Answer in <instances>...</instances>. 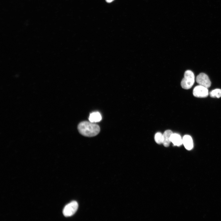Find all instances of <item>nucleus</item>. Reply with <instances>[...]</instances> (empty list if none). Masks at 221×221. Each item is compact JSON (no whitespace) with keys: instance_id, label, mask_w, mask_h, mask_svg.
I'll list each match as a JSON object with an SVG mask.
<instances>
[{"instance_id":"nucleus-1","label":"nucleus","mask_w":221,"mask_h":221,"mask_svg":"<svg viewBox=\"0 0 221 221\" xmlns=\"http://www.w3.org/2000/svg\"><path fill=\"white\" fill-rule=\"evenodd\" d=\"M79 133L83 136L92 137L97 136L100 131L99 126L90 122L84 121L81 122L78 126Z\"/></svg>"},{"instance_id":"nucleus-2","label":"nucleus","mask_w":221,"mask_h":221,"mask_svg":"<svg viewBox=\"0 0 221 221\" xmlns=\"http://www.w3.org/2000/svg\"><path fill=\"white\" fill-rule=\"evenodd\" d=\"M194 82L195 76L193 72L190 70L186 71L184 73V78L181 82L182 87L185 89H190Z\"/></svg>"},{"instance_id":"nucleus-6","label":"nucleus","mask_w":221,"mask_h":221,"mask_svg":"<svg viewBox=\"0 0 221 221\" xmlns=\"http://www.w3.org/2000/svg\"><path fill=\"white\" fill-rule=\"evenodd\" d=\"M182 143L185 148L188 150H192L193 147L192 137L189 135H185L182 138Z\"/></svg>"},{"instance_id":"nucleus-9","label":"nucleus","mask_w":221,"mask_h":221,"mask_svg":"<svg viewBox=\"0 0 221 221\" xmlns=\"http://www.w3.org/2000/svg\"><path fill=\"white\" fill-rule=\"evenodd\" d=\"M101 119V116L99 112H94L90 114L89 118V122L92 123L99 122Z\"/></svg>"},{"instance_id":"nucleus-12","label":"nucleus","mask_w":221,"mask_h":221,"mask_svg":"<svg viewBox=\"0 0 221 221\" xmlns=\"http://www.w3.org/2000/svg\"><path fill=\"white\" fill-rule=\"evenodd\" d=\"M105 1L107 3H110L112 2L114 0H105Z\"/></svg>"},{"instance_id":"nucleus-10","label":"nucleus","mask_w":221,"mask_h":221,"mask_svg":"<svg viewBox=\"0 0 221 221\" xmlns=\"http://www.w3.org/2000/svg\"><path fill=\"white\" fill-rule=\"evenodd\" d=\"M209 95L212 98H219L221 97V89H216L210 92Z\"/></svg>"},{"instance_id":"nucleus-5","label":"nucleus","mask_w":221,"mask_h":221,"mask_svg":"<svg viewBox=\"0 0 221 221\" xmlns=\"http://www.w3.org/2000/svg\"><path fill=\"white\" fill-rule=\"evenodd\" d=\"M196 81L199 85L207 88L210 87L211 83L208 75L204 73H200L197 77Z\"/></svg>"},{"instance_id":"nucleus-4","label":"nucleus","mask_w":221,"mask_h":221,"mask_svg":"<svg viewBox=\"0 0 221 221\" xmlns=\"http://www.w3.org/2000/svg\"><path fill=\"white\" fill-rule=\"evenodd\" d=\"M208 88L201 85L196 86L193 89V96L197 98H205L209 94Z\"/></svg>"},{"instance_id":"nucleus-8","label":"nucleus","mask_w":221,"mask_h":221,"mask_svg":"<svg viewBox=\"0 0 221 221\" xmlns=\"http://www.w3.org/2000/svg\"><path fill=\"white\" fill-rule=\"evenodd\" d=\"M171 141L174 146L178 147L183 144L182 139L181 136L176 133H173L171 137Z\"/></svg>"},{"instance_id":"nucleus-3","label":"nucleus","mask_w":221,"mask_h":221,"mask_svg":"<svg viewBox=\"0 0 221 221\" xmlns=\"http://www.w3.org/2000/svg\"><path fill=\"white\" fill-rule=\"evenodd\" d=\"M78 207V204L77 201H74L71 202L64 207L63 211L64 215L66 217L72 216L77 212Z\"/></svg>"},{"instance_id":"nucleus-7","label":"nucleus","mask_w":221,"mask_h":221,"mask_svg":"<svg viewBox=\"0 0 221 221\" xmlns=\"http://www.w3.org/2000/svg\"><path fill=\"white\" fill-rule=\"evenodd\" d=\"M172 131L167 130L165 132L163 135V144L166 147H168L170 144L171 141V137L173 134Z\"/></svg>"},{"instance_id":"nucleus-11","label":"nucleus","mask_w":221,"mask_h":221,"mask_svg":"<svg viewBox=\"0 0 221 221\" xmlns=\"http://www.w3.org/2000/svg\"><path fill=\"white\" fill-rule=\"evenodd\" d=\"M155 142L158 144H160L163 143V135L160 133H158L156 134L155 137Z\"/></svg>"}]
</instances>
